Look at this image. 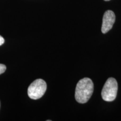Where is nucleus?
I'll return each instance as SVG.
<instances>
[{
	"label": "nucleus",
	"mask_w": 121,
	"mask_h": 121,
	"mask_svg": "<svg viewBox=\"0 0 121 121\" xmlns=\"http://www.w3.org/2000/svg\"><path fill=\"white\" fill-rule=\"evenodd\" d=\"M94 91V84L90 78H85L80 80L75 90L76 100L81 104L87 103Z\"/></svg>",
	"instance_id": "1"
},
{
	"label": "nucleus",
	"mask_w": 121,
	"mask_h": 121,
	"mask_svg": "<svg viewBox=\"0 0 121 121\" xmlns=\"http://www.w3.org/2000/svg\"><path fill=\"white\" fill-rule=\"evenodd\" d=\"M118 83L113 78H108L103 87L102 97L106 102H112L116 99L117 94Z\"/></svg>",
	"instance_id": "2"
},
{
	"label": "nucleus",
	"mask_w": 121,
	"mask_h": 121,
	"mask_svg": "<svg viewBox=\"0 0 121 121\" xmlns=\"http://www.w3.org/2000/svg\"><path fill=\"white\" fill-rule=\"evenodd\" d=\"M47 90V84L44 80H35L30 85L28 89L29 97L31 99L37 100L41 98Z\"/></svg>",
	"instance_id": "3"
},
{
	"label": "nucleus",
	"mask_w": 121,
	"mask_h": 121,
	"mask_svg": "<svg viewBox=\"0 0 121 121\" xmlns=\"http://www.w3.org/2000/svg\"><path fill=\"white\" fill-rule=\"evenodd\" d=\"M115 20H116V16L112 11L108 10L105 12L103 17L102 26V32L103 34L108 33L112 28Z\"/></svg>",
	"instance_id": "4"
},
{
	"label": "nucleus",
	"mask_w": 121,
	"mask_h": 121,
	"mask_svg": "<svg viewBox=\"0 0 121 121\" xmlns=\"http://www.w3.org/2000/svg\"><path fill=\"white\" fill-rule=\"evenodd\" d=\"M6 69V67L4 65L0 64V75L5 72Z\"/></svg>",
	"instance_id": "5"
},
{
	"label": "nucleus",
	"mask_w": 121,
	"mask_h": 121,
	"mask_svg": "<svg viewBox=\"0 0 121 121\" xmlns=\"http://www.w3.org/2000/svg\"><path fill=\"white\" fill-rule=\"evenodd\" d=\"M4 38L2 37V36L0 35V46L2 45L4 43Z\"/></svg>",
	"instance_id": "6"
},
{
	"label": "nucleus",
	"mask_w": 121,
	"mask_h": 121,
	"mask_svg": "<svg viewBox=\"0 0 121 121\" xmlns=\"http://www.w3.org/2000/svg\"><path fill=\"white\" fill-rule=\"evenodd\" d=\"M104 1H110V0H104Z\"/></svg>",
	"instance_id": "7"
}]
</instances>
